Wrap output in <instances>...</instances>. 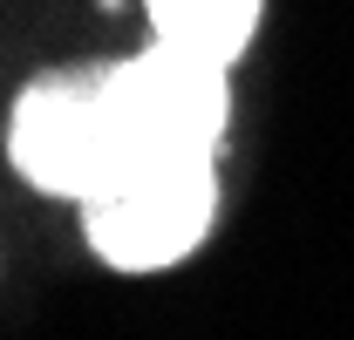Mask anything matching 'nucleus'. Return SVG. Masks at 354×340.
<instances>
[{
	"label": "nucleus",
	"mask_w": 354,
	"mask_h": 340,
	"mask_svg": "<svg viewBox=\"0 0 354 340\" xmlns=\"http://www.w3.org/2000/svg\"><path fill=\"white\" fill-rule=\"evenodd\" d=\"M232 68L150 41L123 62L48 68L7 109V164L82 211L88 252L116 272H164L218 218V143Z\"/></svg>",
	"instance_id": "f257e3e1"
},
{
	"label": "nucleus",
	"mask_w": 354,
	"mask_h": 340,
	"mask_svg": "<svg viewBox=\"0 0 354 340\" xmlns=\"http://www.w3.org/2000/svg\"><path fill=\"white\" fill-rule=\"evenodd\" d=\"M143 7H150L157 41L184 48V55H205L218 68H232L252 48L259 14H266V0H143Z\"/></svg>",
	"instance_id": "f03ea898"
}]
</instances>
